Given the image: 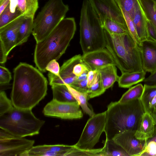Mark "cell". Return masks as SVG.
I'll use <instances>...</instances> for the list:
<instances>
[{"label":"cell","instance_id":"cell-1","mask_svg":"<svg viewBox=\"0 0 156 156\" xmlns=\"http://www.w3.org/2000/svg\"><path fill=\"white\" fill-rule=\"evenodd\" d=\"M41 71L28 64L20 62L13 70L11 94L14 107L32 110L47 94L48 81Z\"/></svg>","mask_w":156,"mask_h":156},{"label":"cell","instance_id":"cell-2","mask_svg":"<svg viewBox=\"0 0 156 156\" xmlns=\"http://www.w3.org/2000/svg\"><path fill=\"white\" fill-rule=\"evenodd\" d=\"M76 29L74 18H64L45 39L36 43L34 60L39 70L45 72L50 61L58 60L65 53Z\"/></svg>","mask_w":156,"mask_h":156},{"label":"cell","instance_id":"cell-3","mask_svg":"<svg viewBox=\"0 0 156 156\" xmlns=\"http://www.w3.org/2000/svg\"><path fill=\"white\" fill-rule=\"evenodd\" d=\"M104 131L106 139L127 130L136 131L145 112L140 99L125 103L111 102L108 106Z\"/></svg>","mask_w":156,"mask_h":156},{"label":"cell","instance_id":"cell-4","mask_svg":"<svg viewBox=\"0 0 156 156\" xmlns=\"http://www.w3.org/2000/svg\"><path fill=\"white\" fill-rule=\"evenodd\" d=\"M104 29L105 48L122 73L143 70L138 46L129 34H114Z\"/></svg>","mask_w":156,"mask_h":156},{"label":"cell","instance_id":"cell-5","mask_svg":"<svg viewBox=\"0 0 156 156\" xmlns=\"http://www.w3.org/2000/svg\"><path fill=\"white\" fill-rule=\"evenodd\" d=\"M80 26V44L83 54L106 48L101 21L89 0L83 1Z\"/></svg>","mask_w":156,"mask_h":156},{"label":"cell","instance_id":"cell-6","mask_svg":"<svg viewBox=\"0 0 156 156\" xmlns=\"http://www.w3.org/2000/svg\"><path fill=\"white\" fill-rule=\"evenodd\" d=\"M45 121L37 118L32 110H23L14 107L0 116V128L12 135L24 137L38 134Z\"/></svg>","mask_w":156,"mask_h":156},{"label":"cell","instance_id":"cell-7","mask_svg":"<svg viewBox=\"0 0 156 156\" xmlns=\"http://www.w3.org/2000/svg\"><path fill=\"white\" fill-rule=\"evenodd\" d=\"M69 10L62 0H48L34 20L32 34L36 43L45 39Z\"/></svg>","mask_w":156,"mask_h":156},{"label":"cell","instance_id":"cell-8","mask_svg":"<svg viewBox=\"0 0 156 156\" xmlns=\"http://www.w3.org/2000/svg\"><path fill=\"white\" fill-rule=\"evenodd\" d=\"M106 111L95 114L90 117L83 128L79 139L74 146L82 150L94 149L99 142L100 138L104 132L106 119Z\"/></svg>","mask_w":156,"mask_h":156},{"label":"cell","instance_id":"cell-9","mask_svg":"<svg viewBox=\"0 0 156 156\" xmlns=\"http://www.w3.org/2000/svg\"><path fill=\"white\" fill-rule=\"evenodd\" d=\"M25 19L23 15L0 28V63H5L10 51L17 46L20 27Z\"/></svg>","mask_w":156,"mask_h":156},{"label":"cell","instance_id":"cell-10","mask_svg":"<svg viewBox=\"0 0 156 156\" xmlns=\"http://www.w3.org/2000/svg\"><path fill=\"white\" fill-rule=\"evenodd\" d=\"M43 113L47 116L65 119H80L83 116L77 101L61 102L53 99L45 106Z\"/></svg>","mask_w":156,"mask_h":156},{"label":"cell","instance_id":"cell-11","mask_svg":"<svg viewBox=\"0 0 156 156\" xmlns=\"http://www.w3.org/2000/svg\"><path fill=\"white\" fill-rule=\"evenodd\" d=\"M8 134L4 138L0 139V156H24L34 146V140Z\"/></svg>","mask_w":156,"mask_h":156},{"label":"cell","instance_id":"cell-12","mask_svg":"<svg viewBox=\"0 0 156 156\" xmlns=\"http://www.w3.org/2000/svg\"><path fill=\"white\" fill-rule=\"evenodd\" d=\"M89 0L101 21L110 19L127 28L122 12L113 0Z\"/></svg>","mask_w":156,"mask_h":156},{"label":"cell","instance_id":"cell-13","mask_svg":"<svg viewBox=\"0 0 156 156\" xmlns=\"http://www.w3.org/2000/svg\"><path fill=\"white\" fill-rule=\"evenodd\" d=\"M136 131L127 130L115 136L112 139L121 146L129 156H139L146 145V141L138 139Z\"/></svg>","mask_w":156,"mask_h":156},{"label":"cell","instance_id":"cell-14","mask_svg":"<svg viewBox=\"0 0 156 156\" xmlns=\"http://www.w3.org/2000/svg\"><path fill=\"white\" fill-rule=\"evenodd\" d=\"M81 59V55H78L67 60L61 67L58 75L49 72L48 76L50 85L51 86L55 84L70 85L76 81L77 77L73 74V68L75 65Z\"/></svg>","mask_w":156,"mask_h":156},{"label":"cell","instance_id":"cell-15","mask_svg":"<svg viewBox=\"0 0 156 156\" xmlns=\"http://www.w3.org/2000/svg\"><path fill=\"white\" fill-rule=\"evenodd\" d=\"M81 59L90 70H97L110 65H116L112 56L106 48L83 54Z\"/></svg>","mask_w":156,"mask_h":156},{"label":"cell","instance_id":"cell-16","mask_svg":"<svg viewBox=\"0 0 156 156\" xmlns=\"http://www.w3.org/2000/svg\"><path fill=\"white\" fill-rule=\"evenodd\" d=\"M137 45L143 70L151 73L156 71V41L147 39Z\"/></svg>","mask_w":156,"mask_h":156},{"label":"cell","instance_id":"cell-17","mask_svg":"<svg viewBox=\"0 0 156 156\" xmlns=\"http://www.w3.org/2000/svg\"><path fill=\"white\" fill-rule=\"evenodd\" d=\"M73 145H43L33 146L24 156H66Z\"/></svg>","mask_w":156,"mask_h":156},{"label":"cell","instance_id":"cell-18","mask_svg":"<svg viewBox=\"0 0 156 156\" xmlns=\"http://www.w3.org/2000/svg\"><path fill=\"white\" fill-rule=\"evenodd\" d=\"M155 124L151 115L145 112L143 115L139 126L135 132L136 138L147 141L152 136Z\"/></svg>","mask_w":156,"mask_h":156},{"label":"cell","instance_id":"cell-19","mask_svg":"<svg viewBox=\"0 0 156 156\" xmlns=\"http://www.w3.org/2000/svg\"><path fill=\"white\" fill-rule=\"evenodd\" d=\"M116 66L114 65H110L97 70L102 87L105 91L119 80V76L117 74Z\"/></svg>","mask_w":156,"mask_h":156},{"label":"cell","instance_id":"cell-20","mask_svg":"<svg viewBox=\"0 0 156 156\" xmlns=\"http://www.w3.org/2000/svg\"><path fill=\"white\" fill-rule=\"evenodd\" d=\"M146 73L143 70L140 71L122 73L117 81L119 86L121 88H128L143 82L145 78Z\"/></svg>","mask_w":156,"mask_h":156},{"label":"cell","instance_id":"cell-21","mask_svg":"<svg viewBox=\"0 0 156 156\" xmlns=\"http://www.w3.org/2000/svg\"><path fill=\"white\" fill-rule=\"evenodd\" d=\"M22 15L18 8L17 0H10L9 5L0 14V28Z\"/></svg>","mask_w":156,"mask_h":156},{"label":"cell","instance_id":"cell-22","mask_svg":"<svg viewBox=\"0 0 156 156\" xmlns=\"http://www.w3.org/2000/svg\"><path fill=\"white\" fill-rule=\"evenodd\" d=\"M132 19L140 41L147 39V18L141 6L136 10Z\"/></svg>","mask_w":156,"mask_h":156},{"label":"cell","instance_id":"cell-23","mask_svg":"<svg viewBox=\"0 0 156 156\" xmlns=\"http://www.w3.org/2000/svg\"><path fill=\"white\" fill-rule=\"evenodd\" d=\"M51 86L53 100L61 102L77 101L66 84H55Z\"/></svg>","mask_w":156,"mask_h":156},{"label":"cell","instance_id":"cell-24","mask_svg":"<svg viewBox=\"0 0 156 156\" xmlns=\"http://www.w3.org/2000/svg\"><path fill=\"white\" fill-rule=\"evenodd\" d=\"M34 18L25 17V19L21 25L18 32L16 45H21L26 42L33 29Z\"/></svg>","mask_w":156,"mask_h":156},{"label":"cell","instance_id":"cell-25","mask_svg":"<svg viewBox=\"0 0 156 156\" xmlns=\"http://www.w3.org/2000/svg\"><path fill=\"white\" fill-rule=\"evenodd\" d=\"M103 156H129L119 144L113 139H106L103 141Z\"/></svg>","mask_w":156,"mask_h":156},{"label":"cell","instance_id":"cell-26","mask_svg":"<svg viewBox=\"0 0 156 156\" xmlns=\"http://www.w3.org/2000/svg\"><path fill=\"white\" fill-rule=\"evenodd\" d=\"M17 7L25 17L33 18L38 8V0H17Z\"/></svg>","mask_w":156,"mask_h":156},{"label":"cell","instance_id":"cell-27","mask_svg":"<svg viewBox=\"0 0 156 156\" xmlns=\"http://www.w3.org/2000/svg\"><path fill=\"white\" fill-rule=\"evenodd\" d=\"M74 97L79 104L83 112L91 117L95 114L88 105V100L87 93L76 90L69 85L66 84Z\"/></svg>","mask_w":156,"mask_h":156},{"label":"cell","instance_id":"cell-28","mask_svg":"<svg viewBox=\"0 0 156 156\" xmlns=\"http://www.w3.org/2000/svg\"><path fill=\"white\" fill-rule=\"evenodd\" d=\"M147 19L152 23L156 30V2L154 0H139Z\"/></svg>","mask_w":156,"mask_h":156},{"label":"cell","instance_id":"cell-29","mask_svg":"<svg viewBox=\"0 0 156 156\" xmlns=\"http://www.w3.org/2000/svg\"><path fill=\"white\" fill-rule=\"evenodd\" d=\"M121 10L127 12L132 19L137 9L140 7L139 0H113Z\"/></svg>","mask_w":156,"mask_h":156},{"label":"cell","instance_id":"cell-30","mask_svg":"<svg viewBox=\"0 0 156 156\" xmlns=\"http://www.w3.org/2000/svg\"><path fill=\"white\" fill-rule=\"evenodd\" d=\"M143 90V85L138 84L130 88L123 94L118 101L122 103L140 99Z\"/></svg>","mask_w":156,"mask_h":156},{"label":"cell","instance_id":"cell-31","mask_svg":"<svg viewBox=\"0 0 156 156\" xmlns=\"http://www.w3.org/2000/svg\"><path fill=\"white\" fill-rule=\"evenodd\" d=\"M156 95V86L144 84V90L140 100L145 112H148L149 104Z\"/></svg>","mask_w":156,"mask_h":156},{"label":"cell","instance_id":"cell-32","mask_svg":"<svg viewBox=\"0 0 156 156\" xmlns=\"http://www.w3.org/2000/svg\"><path fill=\"white\" fill-rule=\"evenodd\" d=\"M101 21L103 27L111 33L122 34L128 33L127 28L112 19L105 18Z\"/></svg>","mask_w":156,"mask_h":156},{"label":"cell","instance_id":"cell-33","mask_svg":"<svg viewBox=\"0 0 156 156\" xmlns=\"http://www.w3.org/2000/svg\"><path fill=\"white\" fill-rule=\"evenodd\" d=\"M105 91L102 87L98 72V74L93 82L88 88L87 93L88 100L102 94Z\"/></svg>","mask_w":156,"mask_h":156},{"label":"cell","instance_id":"cell-34","mask_svg":"<svg viewBox=\"0 0 156 156\" xmlns=\"http://www.w3.org/2000/svg\"><path fill=\"white\" fill-rule=\"evenodd\" d=\"M103 147L92 150H86L79 149L74 145L68 152L67 156H103Z\"/></svg>","mask_w":156,"mask_h":156},{"label":"cell","instance_id":"cell-35","mask_svg":"<svg viewBox=\"0 0 156 156\" xmlns=\"http://www.w3.org/2000/svg\"><path fill=\"white\" fill-rule=\"evenodd\" d=\"M121 11L125 20L129 33L137 45L139 44L140 41L132 19L127 12L124 10Z\"/></svg>","mask_w":156,"mask_h":156},{"label":"cell","instance_id":"cell-36","mask_svg":"<svg viewBox=\"0 0 156 156\" xmlns=\"http://www.w3.org/2000/svg\"><path fill=\"white\" fill-rule=\"evenodd\" d=\"M14 107L11 100L9 99L5 92H0V116L11 110Z\"/></svg>","mask_w":156,"mask_h":156},{"label":"cell","instance_id":"cell-37","mask_svg":"<svg viewBox=\"0 0 156 156\" xmlns=\"http://www.w3.org/2000/svg\"><path fill=\"white\" fill-rule=\"evenodd\" d=\"M12 79L11 74L8 69L0 66V84L3 85L9 84Z\"/></svg>","mask_w":156,"mask_h":156},{"label":"cell","instance_id":"cell-38","mask_svg":"<svg viewBox=\"0 0 156 156\" xmlns=\"http://www.w3.org/2000/svg\"><path fill=\"white\" fill-rule=\"evenodd\" d=\"M156 156V143L151 141L146 144L139 156Z\"/></svg>","mask_w":156,"mask_h":156},{"label":"cell","instance_id":"cell-39","mask_svg":"<svg viewBox=\"0 0 156 156\" xmlns=\"http://www.w3.org/2000/svg\"><path fill=\"white\" fill-rule=\"evenodd\" d=\"M69 86L76 90L83 93H87L88 89L87 79L76 81Z\"/></svg>","mask_w":156,"mask_h":156},{"label":"cell","instance_id":"cell-40","mask_svg":"<svg viewBox=\"0 0 156 156\" xmlns=\"http://www.w3.org/2000/svg\"><path fill=\"white\" fill-rule=\"evenodd\" d=\"M60 67L58 63L55 60L50 61L46 67V71H48L56 75H58L59 73Z\"/></svg>","mask_w":156,"mask_h":156},{"label":"cell","instance_id":"cell-41","mask_svg":"<svg viewBox=\"0 0 156 156\" xmlns=\"http://www.w3.org/2000/svg\"><path fill=\"white\" fill-rule=\"evenodd\" d=\"M147 30L148 39L156 41V30L151 21L147 19Z\"/></svg>","mask_w":156,"mask_h":156},{"label":"cell","instance_id":"cell-42","mask_svg":"<svg viewBox=\"0 0 156 156\" xmlns=\"http://www.w3.org/2000/svg\"><path fill=\"white\" fill-rule=\"evenodd\" d=\"M144 84L156 86V71L151 73L150 75L144 80Z\"/></svg>","mask_w":156,"mask_h":156},{"label":"cell","instance_id":"cell-43","mask_svg":"<svg viewBox=\"0 0 156 156\" xmlns=\"http://www.w3.org/2000/svg\"><path fill=\"white\" fill-rule=\"evenodd\" d=\"M98 74V71L97 70H90L88 71L87 78L88 88L93 83Z\"/></svg>","mask_w":156,"mask_h":156},{"label":"cell","instance_id":"cell-44","mask_svg":"<svg viewBox=\"0 0 156 156\" xmlns=\"http://www.w3.org/2000/svg\"><path fill=\"white\" fill-rule=\"evenodd\" d=\"M156 111V95L150 102L148 113L150 114Z\"/></svg>","mask_w":156,"mask_h":156},{"label":"cell","instance_id":"cell-45","mask_svg":"<svg viewBox=\"0 0 156 156\" xmlns=\"http://www.w3.org/2000/svg\"><path fill=\"white\" fill-rule=\"evenodd\" d=\"M10 2V0H4L0 3V14L2 13Z\"/></svg>","mask_w":156,"mask_h":156},{"label":"cell","instance_id":"cell-46","mask_svg":"<svg viewBox=\"0 0 156 156\" xmlns=\"http://www.w3.org/2000/svg\"><path fill=\"white\" fill-rule=\"evenodd\" d=\"M151 141H154L156 143V124H155L153 134L151 137L146 141V144Z\"/></svg>","mask_w":156,"mask_h":156},{"label":"cell","instance_id":"cell-47","mask_svg":"<svg viewBox=\"0 0 156 156\" xmlns=\"http://www.w3.org/2000/svg\"><path fill=\"white\" fill-rule=\"evenodd\" d=\"M89 71V70H87L84 72L77 77L76 81L82 80L87 79V73Z\"/></svg>","mask_w":156,"mask_h":156},{"label":"cell","instance_id":"cell-48","mask_svg":"<svg viewBox=\"0 0 156 156\" xmlns=\"http://www.w3.org/2000/svg\"><path fill=\"white\" fill-rule=\"evenodd\" d=\"M150 115L153 119L154 124H156V111Z\"/></svg>","mask_w":156,"mask_h":156},{"label":"cell","instance_id":"cell-49","mask_svg":"<svg viewBox=\"0 0 156 156\" xmlns=\"http://www.w3.org/2000/svg\"><path fill=\"white\" fill-rule=\"evenodd\" d=\"M4 0H0V3L2 2Z\"/></svg>","mask_w":156,"mask_h":156},{"label":"cell","instance_id":"cell-50","mask_svg":"<svg viewBox=\"0 0 156 156\" xmlns=\"http://www.w3.org/2000/svg\"><path fill=\"white\" fill-rule=\"evenodd\" d=\"M156 2V0H154Z\"/></svg>","mask_w":156,"mask_h":156}]
</instances>
